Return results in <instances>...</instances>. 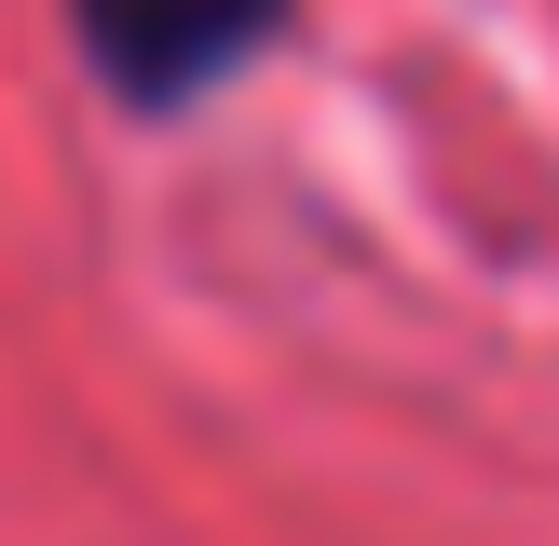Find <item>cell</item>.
<instances>
[{"mask_svg": "<svg viewBox=\"0 0 559 546\" xmlns=\"http://www.w3.org/2000/svg\"><path fill=\"white\" fill-rule=\"evenodd\" d=\"M69 27L123 109H191L287 27V0H69Z\"/></svg>", "mask_w": 559, "mask_h": 546, "instance_id": "obj_1", "label": "cell"}]
</instances>
